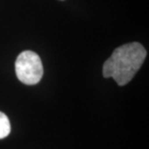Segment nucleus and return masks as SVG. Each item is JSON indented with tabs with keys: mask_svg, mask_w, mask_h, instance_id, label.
Returning <instances> with one entry per match:
<instances>
[{
	"mask_svg": "<svg viewBox=\"0 0 149 149\" xmlns=\"http://www.w3.org/2000/svg\"><path fill=\"white\" fill-rule=\"evenodd\" d=\"M15 68L17 79L26 85L37 84L43 77L44 68L40 56L31 50L19 53Z\"/></svg>",
	"mask_w": 149,
	"mask_h": 149,
	"instance_id": "2",
	"label": "nucleus"
},
{
	"mask_svg": "<svg viewBox=\"0 0 149 149\" xmlns=\"http://www.w3.org/2000/svg\"><path fill=\"white\" fill-rule=\"evenodd\" d=\"M11 133V124L5 113L0 111V139H5Z\"/></svg>",
	"mask_w": 149,
	"mask_h": 149,
	"instance_id": "3",
	"label": "nucleus"
},
{
	"mask_svg": "<svg viewBox=\"0 0 149 149\" xmlns=\"http://www.w3.org/2000/svg\"><path fill=\"white\" fill-rule=\"evenodd\" d=\"M146 57V50L141 44H125L113 50L103 66L104 77H112L119 86L133 79Z\"/></svg>",
	"mask_w": 149,
	"mask_h": 149,
	"instance_id": "1",
	"label": "nucleus"
}]
</instances>
